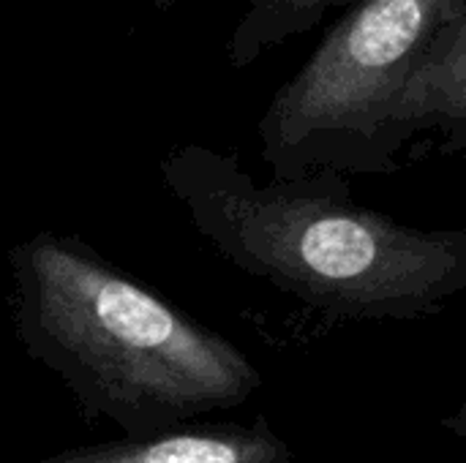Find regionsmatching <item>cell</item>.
Listing matches in <instances>:
<instances>
[{"label":"cell","instance_id":"obj_1","mask_svg":"<svg viewBox=\"0 0 466 463\" xmlns=\"http://www.w3.org/2000/svg\"><path fill=\"white\" fill-rule=\"evenodd\" d=\"M191 226L238 270L341 319H418L466 292L464 229L360 207L341 175L257 183L232 153L180 145L158 161Z\"/></svg>","mask_w":466,"mask_h":463},{"label":"cell","instance_id":"obj_2","mask_svg":"<svg viewBox=\"0 0 466 463\" xmlns=\"http://www.w3.org/2000/svg\"><path fill=\"white\" fill-rule=\"evenodd\" d=\"M25 352L126 437H153L246 404L262 385L224 336L76 235L44 229L8 251Z\"/></svg>","mask_w":466,"mask_h":463},{"label":"cell","instance_id":"obj_3","mask_svg":"<svg viewBox=\"0 0 466 463\" xmlns=\"http://www.w3.org/2000/svg\"><path fill=\"white\" fill-rule=\"evenodd\" d=\"M466 0H352L259 120L273 177L396 175L412 136L399 109L410 79Z\"/></svg>","mask_w":466,"mask_h":463},{"label":"cell","instance_id":"obj_4","mask_svg":"<svg viewBox=\"0 0 466 463\" xmlns=\"http://www.w3.org/2000/svg\"><path fill=\"white\" fill-rule=\"evenodd\" d=\"M35 463H292V450L265 418H257L251 426H180L153 437H123Z\"/></svg>","mask_w":466,"mask_h":463},{"label":"cell","instance_id":"obj_5","mask_svg":"<svg viewBox=\"0 0 466 463\" xmlns=\"http://www.w3.org/2000/svg\"><path fill=\"white\" fill-rule=\"evenodd\" d=\"M399 117L412 139L434 134L442 153L466 150V5L410 79Z\"/></svg>","mask_w":466,"mask_h":463},{"label":"cell","instance_id":"obj_6","mask_svg":"<svg viewBox=\"0 0 466 463\" xmlns=\"http://www.w3.org/2000/svg\"><path fill=\"white\" fill-rule=\"evenodd\" d=\"M350 3L352 0H248L227 41L229 65L248 68L265 52L314 30L330 11Z\"/></svg>","mask_w":466,"mask_h":463},{"label":"cell","instance_id":"obj_7","mask_svg":"<svg viewBox=\"0 0 466 463\" xmlns=\"http://www.w3.org/2000/svg\"><path fill=\"white\" fill-rule=\"evenodd\" d=\"M448 426H451V431H453V434L466 437V404L461 407V412H459L456 418H451V420H448Z\"/></svg>","mask_w":466,"mask_h":463},{"label":"cell","instance_id":"obj_8","mask_svg":"<svg viewBox=\"0 0 466 463\" xmlns=\"http://www.w3.org/2000/svg\"><path fill=\"white\" fill-rule=\"evenodd\" d=\"M180 0H153V5L158 8V11H169V8H175Z\"/></svg>","mask_w":466,"mask_h":463}]
</instances>
